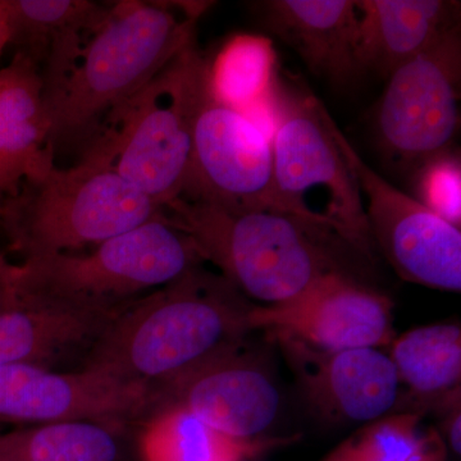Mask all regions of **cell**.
I'll list each match as a JSON object with an SVG mask.
<instances>
[{
	"label": "cell",
	"mask_w": 461,
	"mask_h": 461,
	"mask_svg": "<svg viewBox=\"0 0 461 461\" xmlns=\"http://www.w3.org/2000/svg\"><path fill=\"white\" fill-rule=\"evenodd\" d=\"M162 209L98 151L26 178L0 206V232L21 260L80 253L160 217Z\"/></svg>",
	"instance_id": "obj_4"
},
{
	"label": "cell",
	"mask_w": 461,
	"mask_h": 461,
	"mask_svg": "<svg viewBox=\"0 0 461 461\" xmlns=\"http://www.w3.org/2000/svg\"><path fill=\"white\" fill-rule=\"evenodd\" d=\"M418 202L460 230L461 162L455 153L441 154L412 173Z\"/></svg>",
	"instance_id": "obj_25"
},
{
	"label": "cell",
	"mask_w": 461,
	"mask_h": 461,
	"mask_svg": "<svg viewBox=\"0 0 461 461\" xmlns=\"http://www.w3.org/2000/svg\"><path fill=\"white\" fill-rule=\"evenodd\" d=\"M357 62L362 74L388 77L396 68L460 29L454 0H354Z\"/></svg>",
	"instance_id": "obj_17"
},
{
	"label": "cell",
	"mask_w": 461,
	"mask_h": 461,
	"mask_svg": "<svg viewBox=\"0 0 461 461\" xmlns=\"http://www.w3.org/2000/svg\"><path fill=\"white\" fill-rule=\"evenodd\" d=\"M277 81V53L268 36L236 33L206 59L209 98L242 115L271 107Z\"/></svg>",
	"instance_id": "obj_20"
},
{
	"label": "cell",
	"mask_w": 461,
	"mask_h": 461,
	"mask_svg": "<svg viewBox=\"0 0 461 461\" xmlns=\"http://www.w3.org/2000/svg\"><path fill=\"white\" fill-rule=\"evenodd\" d=\"M342 156L366 198V223L393 271L411 284L461 290V232L366 165L336 127Z\"/></svg>",
	"instance_id": "obj_10"
},
{
	"label": "cell",
	"mask_w": 461,
	"mask_h": 461,
	"mask_svg": "<svg viewBox=\"0 0 461 461\" xmlns=\"http://www.w3.org/2000/svg\"><path fill=\"white\" fill-rule=\"evenodd\" d=\"M0 433H2V432H0Z\"/></svg>",
	"instance_id": "obj_30"
},
{
	"label": "cell",
	"mask_w": 461,
	"mask_h": 461,
	"mask_svg": "<svg viewBox=\"0 0 461 461\" xmlns=\"http://www.w3.org/2000/svg\"><path fill=\"white\" fill-rule=\"evenodd\" d=\"M120 430L89 420L23 426L0 433V461H122Z\"/></svg>",
	"instance_id": "obj_21"
},
{
	"label": "cell",
	"mask_w": 461,
	"mask_h": 461,
	"mask_svg": "<svg viewBox=\"0 0 461 461\" xmlns=\"http://www.w3.org/2000/svg\"><path fill=\"white\" fill-rule=\"evenodd\" d=\"M2 203H3V202H2V199H0V206H2Z\"/></svg>",
	"instance_id": "obj_29"
},
{
	"label": "cell",
	"mask_w": 461,
	"mask_h": 461,
	"mask_svg": "<svg viewBox=\"0 0 461 461\" xmlns=\"http://www.w3.org/2000/svg\"><path fill=\"white\" fill-rule=\"evenodd\" d=\"M280 345L303 391L321 417L332 421H375L395 406L400 379L379 348L321 350L294 339Z\"/></svg>",
	"instance_id": "obj_13"
},
{
	"label": "cell",
	"mask_w": 461,
	"mask_h": 461,
	"mask_svg": "<svg viewBox=\"0 0 461 461\" xmlns=\"http://www.w3.org/2000/svg\"><path fill=\"white\" fill-rule=\"evenodd\" d=\"M7 45H9L8 0H0V56Z\"/></svg>",
	"instance_id": "obj_28"
},
{
	"label": "cell",
	"mask_w": 461,
	"mask_h": 461,
	"mask_svg": "<svg viewBox=\"0 0 461 461\" xmlns=\"http://www.w3.org/2000/svg\"><path fill=\"white\" fill-rule=\"evenodd\" d=\"M393 304L348 273L333 272L275 305L254 306L250 323L271 338L296 339L321 350L379 348L393 341Z\"/></svg>",
	"instance_id": "obj_12"
},
{
	"label": "cell",
	"mask_w": 461,
	"mask_h": 461,
	"mask_svg": "<svg viewBox=\"0 0 461 461\" xmlns=\"http://www.w3.org/2000/svg\"><path fill=\"white\" fill-rule=\"evenodd\" d=\"M435 430L421 429L415 412L379 418L330 455V461H445Z\"/></svg>",
	"instance_id": "obj_24"
},
{
	"label": "cell",
	"mask_w": 461,
	"mask_h": 461,
	"mask_svg": "<svg viewBox=\"0 0 461 461\" xmlns=\"http://www.w3.org/2000/svg\"><path fill=\"white\" fill-rule=\"evenodd\" d=\"M256 304L204 267L124 305L87 350L83 369L163 391L238 350L256 332Z\"/></svg>",
	"instance_id": "obj_1"
},
{
	"label": "cell",
	"mask_w": 461,
	"mask_h": 461,
	"mask_svg": "<svg viewBox=\"0 0 461 461\" xmlns=\"http://www.w3.org/2000/svg\"><path fill=\"white\" fill-rule=\"evenodd\" d=\"M20 300V304L0 314V366H44L60 355L90 348L121 311Z\"/></svg>",
	"instance_id": "obj_19"
},
{
	"label": "cell",
	"mask_w": 461,
	"mask_h": 461,
	"mask_svg": "<svg viewBox=\"0 0 461 461\" xmlns=\"http://www.w3.org/2000/svg\"><path fill=\"white\" fill-rule=\"evenodd\" d=\"M180 199L229 212L272 211L302 218L278 191L271 139L208 94L196 120Z\"/></svg>",
	"instance_id": "obj_9"
},
{
	"label": "cell",
	"mask_w": 461,
	"mask_h": 461,
	"mask_svg": "<svg viewBox=\"0 0 461 461\" xmlns=\"http://www.w3.org/2000/svg\"><path fill=\"white\" fill-rule=\"evenodd\" d=\"M387 78L375 107V142L388 165L412 175L424 163L448 153L459 131L460 29Z\"/></svg>",
	"instance_id": "obj_8"
},
{
	"label": "cell",
	"mask_w": 461,
	"mask_h": 461,
	"mask_svg": "<svg viewBox=\"0 0 461 461\" xmlns=\"http://www.w3.org/2000/svg\"><path fill=\"white\" fill-rule=\"evenodd\" d=\"M336 127L308 87L277 81L271 142L278 191L300 217L330 227L372 258L364 200L342 156Z\"/></svg>",
	"instance_id": "obj_7"
},
{
	"label": "cell",
	"mask_w": 461,
	"mask_h": 461,
	"mask_svg": "<svg viewBox=\"0 0 461 461\" xmlns=\"http://www.w3.org/2000/svg\"><path fill=\"white\" fill-rule=\"evenodd\" d=\"M163 214L205 263L259 305L280 304L330 273H348L339 253L359 251L335 230L280 212H229L178 198Z\"/></svg>",
	"instance_id": "obj_2"
},
{
	"label": "cell",
	"mask_w": 461,
	"mask_h": 461,
	"mask_svg": "<svg viewBox=\"0 0 461 461\" xmlns=\"http://www.w3.org/2000/svg\"><path fill=\"white\" fill-rule=\"evenodd\" d=\"M51 117L32 60L14 53L0 68V199L54 166Z\"/></svg>",
	"instance_id": "obj_18"
},
{
	"label": "cell",
	"mask_w": 461,
	"mask_h": 461,
	"mask_svg": "<svg viewBox=\"0 0 461 461\" xmlns=\"http://www.w3.org/2000/svg\"><path fill=\"white\" fill-rule=\"evenodd\" d=\"M140 446L144 461H242L258 447L217 432L177 406L149 418Z\"/></svg>",
	"instance_id": "obj_23"
},
{
	"label": "cell",
	"mask_w": 461,
	"mask_h": 461,
	"mask_svg": "<svg viewBox=\"0 0 461 461\" xmlns=\"http://www.w3.org/2000/svg\"><path fill=\"white\" fill-rule=\"evenodd\" d=\"M211 5L140 0L108 5L51 111L53 150L58 144L93 132L103 118L147 86L196 41L200 17Z\"/></svg>",
	"instance_id": "obj_3"
},
{
	"label": "cell",
	"mask_w": 461,
	"mask_h": 461,
	"mask_svg": "<svg viewBox=\"0 0 461 461\" xmlns=\"http://www.w3.org/2000/svg\"><path fill=\"white\" fill-rule=\"evenodd\" d=\"M204 263L193 240L162 214L87 251L12 263V281L20 299L121 309Z\"/></svg>",
	"instance_id": "obj_5"
},
{
	"label": "cell",
	"mask_w": 461,
	"mask_h": 461,
	"mask_svg": "<svg viewBox=\"0 0 461 461\" xmlns=\"http://www.w3.org/2000/svg\"><path fill=\"white\" fill-rule=\"evenodd\" d=\"M250 5L264 27L295 50L313 74L338 85L362 75L354 0H263Z\"/></svg>",
	"instance_id": "obj_16"
},
{
	"label": "cell",
	"mask_w": 461,
	"mask_h": 461,
	"mask_svg": "<svg viewBox=\"0 0 461 461\" xmlns=\"http://www.w3.org/2000/svg\"><path fill=\"white\" fill-rule=\"evenodd\" d=\"M166 406L184 409L230 438L251 441L277 417L280 393L262 357L245 344L163 391L158 411Z\"/></svg>",
	"instance_id": "obj_14"
},
{
	"label": "cell",
	"mask_w": 461,
	"mask_h": 461,
	"mask_svg": "<svg viewBox=\"0 0 461 461\" xmlns=\"http://www.w3.org/2000/svg\"><path fill=\"white\" fill-rule=\"evenodd\" d=\"M205 66L194 41L147 86L108 113L105 129L91 142L90 149L162 211L180 198L189 169L206 95Z\"/></svg>",
	"instance_id": "obj_6"
},
{
	"label": "cell",
	"mask_w": 461,
	"mask_h": 461,
	"mask_svg": "<svg viewBox=\"0 0 461 461\" xmlns=\"http://www.w3.org/2000/svg\"><path fill=\"white\" fill-rule=\"evenodd\" d=\"M461 418L460 411H454L451 420L447 423V438L448 444L453 447L454 453L460 455L461 451Z\"/></svg>",
	"instance_id": "obj_27"
},
{
	"label": "cell",
	"mask_w": 461,
	"mask_h": 461,
	"mask_svg": "<svg viewBox=\"0 0 461 461\" xmlns=\"http://www.w3.org/2000/svg\"><path fill=\"white\" fill-rule=\"evenodd\" d=\"M21 300L12 281V262L0 250V314L20 304Z\"/></svg>",
	"instance_id": "obj_26"
},
{
	"label": "cell",
	"mask_w": 461,
	"mask_h": 461,
	"mask_svg": "<svg viewBox=\"0 0 461 461\" xmlns=\"http://www.w3.org/2000/svg\"><path fill=\"white\" fill-rule=\"evenodd\" d=\"M158 409L150 388L81 369L59 373L33 364L0 366V423L35 426L89 420L122 427Z\"/></svg>",
	"instance_id": "obj_11"
},
{
	"label": "cell",
	"mask_w": 461,
	"mask_h": 461,
	"mask_svg": "<svg viewBox=\"0 0 461 461\" xmlns=\"http://www.w3.org/2000/svg\"><path fill=\"white\" fill-rule=\"evenodd\" d=\"M400 384L414 395L445 396L460 388L461 330L457 324H432L403 333L388 355Z\"/></svg>",
	"instance_id": "obj_22"
},
{
	"label": "cell",
	"mask_w": 461,
	"mask_h": 461,
	"mask_svg": "<svg viewBox=\"0 0 461 461\" xmlns=\"http://www.w3.org/2000/svg\"><path fill=\"white\" fill-rule=\"evenodd\" d=\"M108 5L90 0H8L9 45L41 74L50 117Z\"/></svg>",
	"instance_id": "obj_15"
}]
</instances>
